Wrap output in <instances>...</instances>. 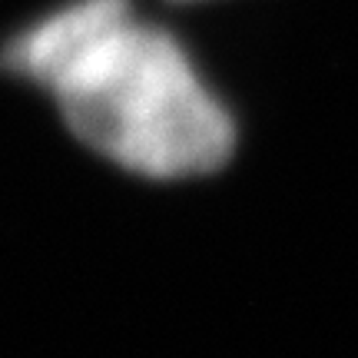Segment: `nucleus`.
Here are the masks:
<instances>
[{
  "instance_id": "1",
  "label": "nucleus",
  "mask_w": 358,
  "mask_h": 358,
  "mask_svg": "<svg viewBox=\"0 0 358 358\" xmlns=\"http://www.w3.org/2000/svg\"><path fill=\"white\" fill-rule=\"evenodd\" d=\"M47 93L83 146L136 176H209L239 146L236 113L189 47L136 10L90 40Z\"/></svg>"
},
{
  "instance_id": "2",
  "label": "nucleus",
  "mask_w": 358,
  "mask_h": 358,
  "mask_svg": "<svg viewBox=\"0 0 358 358\" xmlns=\"http://www.w3.org/2000/svg\"><path fill=\"white\" fill-rule=\"evenodd\" d=\"M133 10V0H70L57 10L27 24L3 47V66L47 90L93 37Z\"/></svg>"
},
{
  "instance_id": "3",
  "label": "nucleus",
  "mask_w": 358,
  "mask_h": 358,
  "mask_svg": "<svg viewBox=\"0 0 358 358\" xmlns=\"http://www.w3.org/2000/svg\"><path fill=\"white\" fill-rule=\"evenodd\" d=\"M176 3H192V0H176Z\"/></svg>"
}]
</instances>
